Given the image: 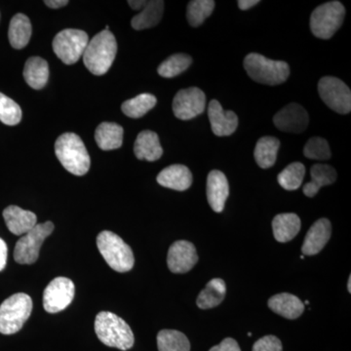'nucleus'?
<instances>
[{
  "label": "nucleus",
  "instance_id": "nucleus-1",
  "mask_svg": "<svg viewBox=\"0 0 351 351\" xmlns=\"http://www.w3.org/2000/svg\"><path fill=\"white\" fill-rule=\"evenodd\" d=\"M117 53V43L110 31H101L88 43L83 62L90 73L104 75L112 66Z\"/></svg>",
  "mask_w": 351,
  "mask_h": 351
},
{
  "label": "nucleus",
  "instance_id": "nucleus-2",
  "mask_svg": "<svg viewBox=\"0 0 351 351\" xmlns=\"http://www.w3.org/2000/svg\"><path fill=\"white\" fill-rule=\"evenodd\" d=\"M95 332L104 345L120 350H130L135 341L130 326L121 317L110 311H101L96 316Z\"/></svg>",
  "mask_w": 351,
  "mask_h": 351
},
{
  "label": "nucleus",
  "instance_id": "nucleus-3",
  "mask_svg": "<svg viewBox=\"0 0 351 351\" xmlns=\"http://www.w3.org/2000/svg\"><path fill=\"white\" fill-rule=\"evenodd\" d=\"M55 154L64 169L75 176L86 174L90 169V156L80 136L64 133L55 143Z\"/></svg>",
  "mask_w": 351,
  "mask_h": 351
},
{
  "label": "nucleus",
  "instance_id": "nucleus-4",
  "mask_svg": "<svg viewBox=\"0 0 351 351\" xmlns=\"http://www.w3.org/2000/svg\"><path fill=\"white\" fill-rule=\"evenodd\" d=\"M244 69L254 82L261 84H282L290 75V66L284 61H274L258 53H250L244 59Z\"/></svg>",
  "mask_w": 351,
  "mask_h": 351
},
{
  "label": "nucleus",
  "instance_id": "nucleus-5",
  "mask_svg": "<svg viewBox=\"0 0 351 351\" xmlns=\"http://www.w3.org/2000/svg\"><path fill=\"white\" fill-rule=\"evenodd\" d=\"M97 246L101 257L113 270L127 272L135 263L133 251L121 237L108 230H104L97 237Z\"/></svg>",
  "mask_w": 351,
  "mask_h": 351
},
{
  "label": "nucleus",
  "instance_id": "nucleus-6",
  "mask_svg": "<svg viewBox=\"0 0 351 351\" xmlns=\"http://www.w3.org/2000/svg\"><path fill=\"white\" fill-rule=\"evenodd\" d=\"M32 311V298L25 293H17L6 299L0 306V332L13 335L22 329Z\"/></svg>",
  "mask_w": 351,
  "mask_h": 351
},
{
  "label": "nucleus",
  "instance_id": "nucleus-7",
  "mask_svg": "<svg viewBox=\"0 0 351 351\" xmlns=\"http://www.w3.org/2000/svg\"><path fill=\"white\" fill-rule=\"evenodd\" d=\"M346 9L339 1L327 2L314 9L311 29L315 38L329 39L339 31L345 20Z\"/></svg>",
  "mask_w": 351,
  "mask_h": 351
},
{
  "label": "nucleus",
  "instance_id": "nucleus-8",
  "mask_svg": "<svg viewBox=\"0 0 351 351\" xmlns=\"http://www.w3.org/2000/svg\"><path fill=\"white\" fill-rule=\"evenodd\" d=\"M54 230L52 221L38 223L32 230L25 233L22 239L18 240L14 250V258L21 265H32L38 261L39 251L44 240Z\"/></svg>",
  "mask_w": 351,
  "mask_h": 351
},
{
  "label": "nucleus",
  "instance_id": "nucleus-9",
  "mask_svg": "<svg viewBox=\"0 0 351 351\" xmlns=\"http://www.w3.org/2000/svg\"><path fill=\"white\" fill-rule=\"evenodd\" d=\"M89 36L82 29H66L60 32L53 40V50L66 64H75L84 54Z\"/></svg>",
  "mask_w": 351,
  "mask_h": 351
},
{
  "label": "nucleus",
  "instance_id": "nucleus-10",
  "mask_svg": "<svg viewBox=\"0 0 351 351\" xmlns=\"http://www.w3.org/2000/svg\"><path fill=\"white\" fill-rule=\"evenodd\" d=\"M321 100L339 114H348L351 110V92L345 82L332 76H325L318 83Z\"/></svg>",
  "mask_w": 351,
  "mask_h": 351
},
{
  "label": "nucleus",
  "instance_id": "nucleus-11",
  "mask_svg": "<svg viewBox=\"0 0 351 351\" xmlns=\"http://www.w3.org/2000/svg\"><path fill=\"white\" fill-rule=\"evenodd\" d=\"M75 298V284L66 277L53 279L43 293V306L47 313L64 311Z\"/></svg>",
  "mask_w": 351,
  "mask_h": 351
},
{
  "label": "nucleus",
  "instance_id": "nucleus-12",
  "mask_svg": "<svg viewBox=\"0 0 351 351\" xmlns=\"http://www.w3.org/2000/svg\"><path fill=\"white\" fill-rule=\"evenodd\" d=\"M206 108V96L199 88L182 89L173 100V112L181 120H191L202 114Z\"/></svg>",
  "mask_w": 351,
  "mask_h": 351
},
{
  "label": "nucleus",
  "instance_id": "nucleus-13",
  "mask_svg": "<svg viewBox=\"0 0 351 351\" xmlns=\"http://www.w3.org/2000/svg\"><path fill=\"white\" fill-rule=\"evenodd\" d=\"M197 262V252L191 242L179 240L171 245L168 251L167 265L173 274H186Z\"/></svg>",
  "mask_w": 351,
  "mask_h": 351
},
{
  "label": "nucleus",
  "instance_id": "nucleus-14",
  "mask_svg": "<svg viewBox=\"0 0 351 351\" xmlns=\"http://www.w3.org/2000/svg\"><path fill=\"white\" fill-rule=\"evenodd\" d=\"M274 123L280 131L302 133L308 126V113L299 104H289L274 115Z\"/></svg>",
  "mask_w": 351,
  "mask_h": 351
},
{
  "label": "nucleus",
  "instance_id": "nucleus-15",
  "mask_svg": "<svg viewBox=\"0 0 351 351\" xmlns=\"http://www.w3.org/2000/svg\"><path fill=\"white\" fill-rule=\"evenodd\" d=\"M208 117L212 131L218 137H226L234 133L239 126V117L232 110L226 112L217 100L210 101Z\"/></svg>",
  "mask_w": 351,
  "mask_h": 351
},
{
  "label": "nucleus",
  "instance_id": "nucleus-16",
  "mask_svg": "<svg viewBox=\"0 0 351 351\" xmlns=\"http://www.w3.org/2000/svg\"><path fill=\"white\" fill-rule=\"evenodd\" d=\"M207 199L213 211L221 213L225 209L226 201L230 195V186L223 172L213 170L207 178Z\"/></svg>",
  "mask_w": 351,
  "mask_h": 351
},
{
  "label": "nucleus",
  "instance_id": "nucleus-17",
  "mask_svg": "<svg viewBox=\"0 0 351 351\" xmlns=\"http://www.w3.org/2000/svg\"><path fill=\"white\" fill-rule=\"evenodd\" d=\"M331 235L332 226L329 219H318L306 233L302 244V254L306 256L317 255L331 239Z\"/></svg>",
  "mask_w": 351,
  "mask_h": 351
},
{
  "label": "nucleus",
  "instance_id": "nucleus-18",
  "mask_svg": "<svg viewBox=\"0 0 351 351\" xmlns=\"http://www.w3.org/2000/svg\"><path fill=\"white\" fill-rule=\"evenodd\" d=\"M156 180L164 188L184 191L191 188L193 174L186 166L175 164L164 168L157 176Z\"/></svg>",
  "mask_w": 351,
  "mask_h": 351
},
{
  "label": "nucleus",
  "instance_id": "nucleus-19",
  "mask_svg": "<svg viewBox=\"0 0 351 351\" xmlns=\"http://www.w3.org/2000/svg\"><path fill=\"white\" fill-rule=\"evenodd\" d=\"M3 218L8 230L15 235L25 234L38 225L36 214L14 205L4 210Z\"/></svg>",
  "mask_w": 351,
  "mask_h": 351
},
{
  "label": "nucleus",
  "instance_id": "nucleus-20",
  "mask_svg": "<svg viewBox=\"0 0 351 351\" xmlns=\"http://www.w3.org/2000/svg\"><path fill=\"white\" fill-rule=\"evenodd\" d=\"M134 152L140 160L156 161L162 156L163 149L156 132L145 130L138 134Z\"/></svg>",
  "mask_w": 351,
  "mask_h": 351
},
{
  "label": "nucleus",
  "instance_id": "nucleus-21",
  "mask_svg": "<svg viewBox=\"0 0 351 351\" xmlns=\"http://www.w3.org/2000/svg\"><path fill=\"white\" fill-rule=\"evenodd\" d=\"M269 308L287 319H297L304 311V302L297 295L281 293L269 300Z\"/></svg>",
  "mask_w": 351,
  "mask_h": 351
},
{
  "label": "nucleus",
  "instance_id": "nucleus-22",
  "mask_svg": "<svg viewBox=\"0 0 351 351\" xmlns=\"http://www.w3.org/2000/svg\"><path fill=\"white\" fill-rule=\"evenodd\" d=\"M301 219L294 213L277 215L272 221L274 239L281 243L291 241L301 230Z\"/></svg>",
  "mask_w": 351,
  "mask_h": 351
},
{
  "label": "nucleus",
  "instance_id": "nucleus-23",
  "mask_svg": "<svg viewBox=\"0 0 351 351\" xmlns=\"http://www.w3.org/2000/svg\"><path fill=\"white\" fill-rule=\"evenodd\" d=\"M123 128L113 122H103L97 127L95 140L103 151L119 149L123 143Z\"/></svg>",
  "mask_w": 351,
  "mask_h": 351
},
{
  "label": "nucleus",
  "instance_id": "nucleus-24",
  "mask_svg": "<svg viewBox=\"0 0 351 351\" xmlns=\"http://www.w3.org/2000/svg\"><path fill=\"white\" fill-rule=\"evenodd\" d=\"M311 181L304 184L302 191L307 197H313L323 186L334 184L337 172L327 164H315L311 169Z\"/></svg>",
  "mask_w": 351,
  "mask_h": 351
},
{
  "label": "nucleus",
  "instance_id": "nucleus-25",
  "mask_svg": "<svg viewBox=\"0 0 351 351\" xmlns=\"http://www.w3.org/2000/svg\"><path fill=\"white\" fill-rule=\"evenodd\" d=\"M25 82L36 90L45 87L49 80V66L40 57H32L25 62L24 69Z\"/></svg>",
  "mask_w": 351,
  "mask_h": 351
},
{
  "label": "nucleus",
  "instance_id": "nucleus-26",
  "mask_svg": "<svg viewBox=\"0 0 351 351\" xmlns=\"http://www.w3.org/2000/svg\"><path fill=\"white\" fill-rule=\"evenodd\" d=\"M32 24L25 14H16L9 25L8 38L15 49H23L29 43L32 36Z\"/></svg>",
  "mask_w": 351,
  "mask_h": 351
},
{
  "label": "nucleus",
  "instance_id": "nucleus-27",
  "mask_svg": "<svg viewBox=\"0 0 351 351\" xmlns=\"http://www.w3.org/2000/svg\"><path fill=\"white\" fill-rule=\"evenodd\" d=\"M163 11L164 1L162 0L147 1L145 8L132 19V27L136 31H143V29L156 27L162 19Z\"/></svg>",
  "mask_w": 351,
  "mask_h": 351
},
{
  "label": "nucleus",
  "instance_id": "nucleus-28",
  "mask_svg": "<svg viewBox=\"0 0 351 351\" xmlns=\"http://www.w3.org/2000/svg\"><path fill=\"white\" fill-rule=\"evenodd\" d=\"M280 142L278 138L270 136L261 138L254 151V157L258 165L263 169L272 167L276 162Z\"/></svg>",
  "mask_w": 351,
  "mask_h": 351
},
{
  "label": "nucleus",
  "instance_id": "nucleus-29",
  "mask_svg": "<svg viewBox=\"0 0 351 351\" xmlns=\"http://www.w3.org/2000/svg\"><path fill=\"white\" fill-rule=\"evenodd\" d=\"M226 287L225 281L214 278L207 283L206 287L198 295L196 304L201 309L213 308L221 304L225 299Z\"/></svg>",
  "mask_w": 351,
  "mask_h": 351
},
{
  "label": "nucleus",
  "instance_id": "nucleus-30",
  "mask_svg": "<svg viewBox=\"0 0 351 351\" xmlns=\"http://www.w3.org/2000/svg\"><path fill=\"white\" fill-rule=\"evenodd\" d=\"M156 96L149 93L138 95L135 98L124 101L121 106L122 112L131 119H140L156 107Z\"/></svg>",
  "mask_w": 351,
  "mask_h": 351
},
{
  "label": "nucleus",
  "instance_id": "nucleus-31",
  "mask_svg": "<svg viewBox=\"0 0 351 351\" xmlns=\"http://www.w3.org/2000/svg\"><path fill=\"white\" fill-rule=\"evenodd\" d=\"M159 351H191V343L186 335L176 330H162L157 335Z\"/></svg>",
  "mask_w": 351,
  "mask_h": 351
},
{
  "label": "nucleus",
  "instance_id": "nucleus-32",
  "mask_svg": "<svg viewBox=\"0 0 351 351\" xmlns=\"http://www.w3.org/2000/svg\"><path fill=\"white\" fill-rule=\"evenodd\" d=\"M193 63V59L186 54H175L167 58L157 69L159 75L162 77L172 78L181 75Z\"/></svg>",
  "mask_w": 351,
  "mask_h": 351
},
{
  "label": "nucleus",
  "instance_id": "nucleus-33",
  "mask_svg": "<svg viewBox=\"0 0 351 351\" xmlns=\"http://www.w3.org/2000/svg\"><path fill=\"white\" fill-rule=\"evenodd\" d=\"M306 175V167L301 162H294L287 166L278 175L277 181L286 191H295L301 186Z\"/></svg>",
  "mask_w": 351,
  "mask_h": 351
},
{
  "label": "nucleus",
  "instance_id": "nucleus-34",
  "mask_svg": "<svg viewBox=\"0 0 351 351\" xmlns=\"http://www.w3.org/2000/svg\"><path fill=\"white\" fill-rule=\"evenodd\" d=\"M215 5L216 3L213 0H193L189 2L186 13L189 25L195 27L202 25L213 12Z\"/></svg>",
  "mask_w": 351,
  "mask_h": 351
},
{
  "label": "nucleus",
  "instance_id": "nucleus-35",
  "mask_svg": "<svg viewBox=\"0 0 351 351\" xmlns=\"http://www.w3.org/2000/svg\"><path fill=\"white\" fill-rule=\"evenodd\" d=\"M22 119V110L12 99L0 93V121L6 125H17Z\"/></svg>",
  "mask_w": 351,
  "mask_h": 351
},
{
  "label": "nucleus",
  "instance_id": "nucleus-36",
  "mask_svg": "<svg viewBox=\"0 0 351 351\" xmlns=\"http://www.w3.org/2000/svg\"><path fill=\"white\" fill-rule=\"evenodd\" d=\"M304 154L306 158L314 160H328L331 158L332 152L325 138L313 137L309 138L304 145Z\"/></svg>",
  "mask_w": 351,
  "mask_h": 351
},
{
  "label": "nucleus",
  "instance_id": "nucleus-37",
  "mask_svg": "<svg viewBox=\"0 0 351 351\" xmlns=\"http://www.w3.org/2000/svg\"><path fill=\"white\" fill-rule=\"evenodd\" d=\"M253 351H282V343L276 336H265L256 341Z\"/></svg>",
  "mask_w": 351,
  "mask_h": 351
},
{
  "label": "nucleus",
  "instance_id": "nucleus-38",
  "mask_svg": "<svg viewBox=\"0 0 351 351\" xmlns=\"http://www.w3.org/2000/svg\"><path fill=\"white\" fill-rule=\"evenodd\" d=\"M209 351H241L235 339L228 338L223 339L219 346H213Z\"/></svg>",
  "mask_w": 351,
  "mask_h": 351
},
{
  "label": "nucleus",
  "instance_id": "nucleus-39",
  "mask_svg": "<svg viewBox=\"0 0 351 351\" xmlns=\"http://www.w3.org/2000/svg\"><path fill=\"white\" fill-rule=\"evenodd\" d=\"M7 257H8V248L5 241L0 239V271L5 269Z\"/></svg>",
  "mask_w": 351,
  "mask_h": 351
},
{
  "label": "nucleus",
  "instance_id": "nucleus-40",
  "mask_svg": "<svg viewBox=\"0 0 351 351\" xmlns=\"http://www.w3.org/2000/svg\"><path fill=\"white\" fill-rule=\"evenodd\" d=\"M44 3L48 7H50V8L59 9L68 5L69 1L68 0H45Z\"/></svg>",
  "mask_w": 351,
  "mask_h": 351
},
{
  "label": "nucleus",
  "instance_id": "nucleus-41",
  "mask_svg": "<svg viewBox=\"0 0 351 351\" xmlns=\"http://www.w3.org/2000/svg\"><path fill=\"white\" fill-rule=\"evenodd\" d=\"M260 3L258 0H239L237 2L239 4V7L241 10H248V9L252 8V7L257 5V4Z\"/></svg>",
  "mask_w": 351,
  "mask_h": 351
},
{
  "label": "nucleus",
  "instance_id": "nucleus-42",
  "mask_svg": "<svg viewBox=\"0 0 351 351\" xmlns=\"http://www.w3.org/2000/svg\"><path fill=\"white\" fill-rule=\"evenodd\" d=\"M147 1L144 0H129L128 4L134 10H143L147 5Z\"/></svg>",
  "mask_w": 351,
  "mask_h": 351
},
{
  "label": "nucleus",
  "instance_id": "nucleus-43",
  "mask_svg": "<svg viewBox=\"0 0 351 351\" xmlns=\"http://www.w3.org/2000/svg\"><path fill=\"white\" fill-rule=\"evenodd\" d=\"M350 285H351V276H350V278H348V292H350V293L351 292Z\"/></svg>",
  "mask_w": 351,
  "mask_h": 351
}]
</instances>
